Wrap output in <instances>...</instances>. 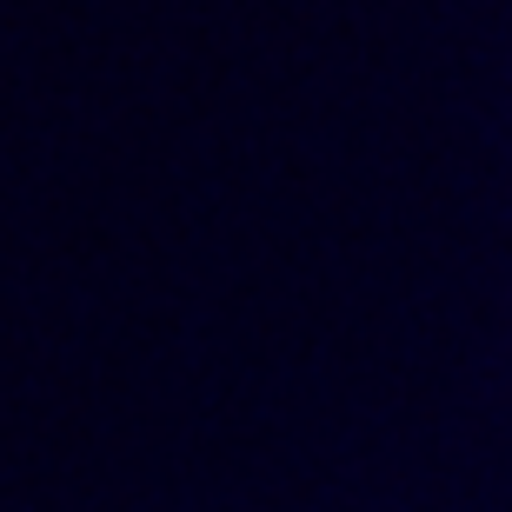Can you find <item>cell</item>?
I'll return each mask as SVG.
<instances>
[]
</instances>
